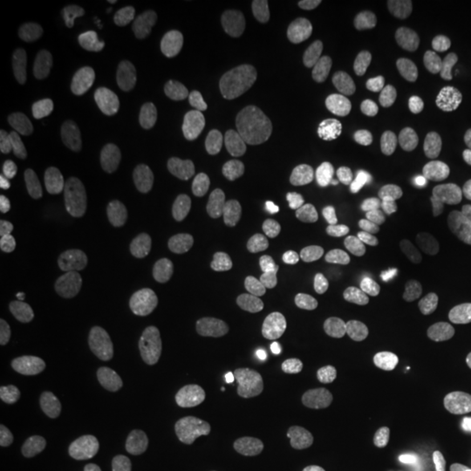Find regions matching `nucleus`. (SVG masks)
<instances>
[{"instance_id":"obj_30","label":"nucleus","mask_w":471,"mask_h":471,"mask_svg":"<svg viewBox=\"0 0 471 471\" xmlns=\"http://www.w3.org/2000/svg\"><path fill=\"white\" fill-rule=\"evenodd\" d=\"M442 44L450 65L471 76V21H450L443 30Z\"/></svg>"},{"instance_id":"obj_10","label":"nucleus","mask_w":471,"mask_h":471,"mask_svg":"<svg viewBox=\"0 0 471 471\" xmlns=\"http://www.w3.org/2000/svg\"><path fill=\"white\" fill-rule=\"evenodd\" d=\"M335 339L350 353L361 359H377L390 348V332L381 319H361L344 314L335 323Z\"/></svg>"},{"instance_id":"obj_15","label":"nucleus","mask_w":471,"mask_h":471,"mask_svg":"<svg viewBox=\"0 0 471 471\" xmlns=\"http://www.w3.org/2000/svg\"><path fill=\"white\" fill-rule=\"evenodd\" d=\"M53 103L44 96L30 100L25 111V136L30 156L44 169L53 164Z\"/></svg>"},{"instance_id":"obj_28","label":"nucleus","mask_w":471,"mask_h":471,"mask_svg":"<svg viewBox=\"0 0 471 471\" xmlns=\"http://www.w3.org/2000/svg\"><path fill=\"white\" fill-rule=\"evenodd\" d=\"M421 361L409 346L396 348L384 365V383L392 392H407L419 376Z\"/></svg>"},{"instance_id":"obj_8","label":"nucleus","mask_w":471,"mask_h":471,"mask_svg":"<svg viewBox=\"0 0 471 471\" xmlns=\"http://www.w3.org/2000/svg\"><path fill=\"white\" fill-rule=\"evenodd\" d=\"M241 318V301L233 290L217 286L208 292L201 306V328L208 343L215 346L229 344L237 334Z\"/></svg>"},{"instance_id":"obj_23","label":"nucleus","mask_w":471,"mask_h":471,"mask_svg":"<svg viewBox=\"0 0 471 471\" xmlns=\"http://www.w3.org/2000/svg\"><path fill=\"white\" fill-rule=\"evenodd\" d=\"M47 351L53 368V377L58 390L67 398H78L80 394H84L86 381L72 346L65 339L56 337L49 343Z\"/></svg>"},{"instance_id":"obj_34","label":"nucleus","mask_w":471,"mask_h":471,"mask_svg":"<svg viewBox=\"0 0 471 471\" xmlns=\"http://www.w3.org/2000/svg\"><path fill=\"white\" fill-rule=\"evenodd\" d=\"M449 286L456 304L471 314V262L456 260L449 273Z\"/></svg>"},{"instance_id":"obj_32","label":"nucleus","mask_w":471,"mask_h":471,"mask_svg":"<svg viewBox=\"0 0 471 471\" xmlns=\"http://www.w3.org/2000/svg\"><path fill=\"white\" fill-rule=\"evenodd\" d=\"M445 432L449 445L458 454H468L471 450V400H459L452 403Z\"/></svg>"},{"instance_id":"obj_19","label":"nucleus","mask_w":471,"mask_h":471,"mask_svg":"<svg viewBox=\"0 0 471 471\" xmlns=\"http://www.w3.org/2000/svg\"><path fill=\"white\" fill-rule=\"evenodd\" d=\"M313 239L314 220L311 211L302 204L290 206L283 213L277 231V243L281 252L288 259H301L310 252Z\"/></svg>"},{"instance_id":"obj_1","label":"nucleus","mask_w":471,"mask_h":471,"mask_svg":"<svg viewBox=\"0 0 471 471\" xmlns=\"http://www.w3.org/2000/svg\"><path fill=\"white\" fill-rule=\"evenodd\" d=\"M133 423L147 434L168 432L173 421V384L168 368L154 354H140L128 377Z\"/></svg>"},{"instance_id":"obj_17","label":"nucleus","mask_w":471,"mask_h":471,"mask_svg":"<svg viewBox=\"0 0 471 471\" xmlns=\"http://www.w3.org/2000/svg\"><path fill=\"white\" fill-rule=\"evenodd\" d=\"M20 250L44 271H60L67 264V253L58 236L44 226H29L18 231Z\"/></svg>"},{"instance_id":"obj_42","label":"nucleus","mask_w":471,"mask_h":471,"mask_svg":"<svg viewBox=\"0 0 471 471\" xmlns=\"http://www.w3.org/2000/svg\"><path fill=\"white\" fill-rule=\"evenodd\" d=\"M217 5H220V7H229V5H233V2H231V0H226V2H217Z\"/></svg>"},{"instance_id":"obj_16","label":"nucleus","mask_w":471,"mask_h":471,"mask_svg":"<svg viewBox=\"0 0 471 471\" xmlns=\"http://www.w3.org/2000/svg\"><path fill=\"white\" fill-rule=\"evenodd\" d=\"M450 390L440 377L430 379L419 392L414 409V425L425 436H436L445 430L450 410Z\"/></svg>"},{"instance_id":"obj_14","label":"nucleus","mask_w":471,"mask_h":471,"mask_svg":"<svg viewBox=\"0 0 471 471\" xmlns=\"http://www.w3.org/2000/svg\"><path fill=\"white\" fill-rule=\"evenodd\" d=\"M105 133L103 109L93 100H82L76 105L67 129V149L76 159L91 157L100 147Z\"/></svg>"},{"instance_id":"obj_24","label":"nucleus","mask_w":471,"mask_h":471,"mask_svg":"<svg viewBox=\"0 0 471 471\" xmlns=\"http://www.w3.org/2000/svg\"><path fill=\"white\" fill-rule=\"evenodd\" d=\"M86 58L72 45H51L40 53L37 70L40 78L51 84L72 82L84 72Z\"/></svg>"},{"instance_id":"obj_39","label":"nucleus","mask_w":471,"mask_h":471,"mask_svg":"<svg viewBox=\"0 0 471 471\" xmlns=\"http://www.w3.org/2000/svg\"><path fill=\"white\" fill-rule=\"evenodd\" d=\"M21 417V405L18 398L7 390L0 392V423L4 426H14Z\"/></svg>"},{"instance_id":"obj_26","label":"nucleus","mask_w":471,"mask_h":471,"mask_svg":"<svg viewBox=\"0 0 471 471\" xmlns=\"http://www.w3.org/2000/svg\"><path fill=\"white\" fill-rule=\"evenodd\" d=\"M63 220L67 235L70 237L93 235L107 222V204L100 197L80 199L67 206Z\"/></svg>"},{"instance_id":"obj_43","label":"nucleus","mask_w":471,"mask_h":471,"mask_svg":"<svg viewBox=\"0 0 471 471\" xmlns=\"http://www.w3.org/2000/svg\"><path fill=\"white\" fill-rule=\"evenodd\" d=\"M276 471H299V470H295L293 467H283V468H279V470H276Z\"/></svg>"},{"instance_id":"obj_40","label":"nucleus","mask_w":471,"mask_h":471,"mask_svg":"<svg viewBox=\"0 0 471 471\" xmlns=\"http://www.w3.org/2000/svg\"><path fill=\"white\" fill-rule=\"evenodd\" d=\"M0 374L7 379H16L21 374V367L9 351H0Z\"/></svg>"},{"instance_id":"obj_6","label":"nucleus","mask_w":471,"mask_h":471,"mask_svg":"<svg viewBox=\"0 0 471 471\" xmlns=\"http://www.w3.org/2000/svg\"><path fill=\"white\" fill-rule=\"evenodd\" d=\"M122 277L126 286L142 301L156 304L162 299L164 283L154 248L145 241H133L122 253Z\"/></svg>"},{"instance_id":"obj_4","label":"nucleus","mask_w":471,"mask_h":471,"mask_svg":"<svg viewBox=\"0 0 471 471\" xmlns=\"http://www.w3.org/2000/svg\"><path fill=\"white\" fill-rule=\"evenodd\" d=\"M189 159V140L180 133H168L157 138L147 151L142 180L151 191H166L186 171Z\"/></svg>"},{"instance_id":"obj_29","label":"nucleus","mask_w":471,"mask_h":471,"mask_svg":"<svg viewBox=\"0 0 471 471\" xmlns=\"http://www.w3.org/2000/svg\"><path fill=\"white\" fill-rule=\"evenodd\" d=\"M271 20L266 12H252L243 16L229 29L227 42L237 53H250L269 37Z\"/></svg>"},{"instance_id":"obj_25","label":"nucleus","mask_w":471,"mask_h":471,"mask_svg":"<svg viewBox=\"0 0 471 471\" xmlns=\"http://www.w3.org/2000/svg\"><path fill=\"white\" fill-rule=\"evenodd\" d=\"M445 290V271L433 259L423 260L410 281V295L419 310H433L440 304Z\"/></svg>"},{"instance_id":"obj_36","label":"nucleus","mask_w":471,"mask_h":471,"mask_svg":"<svg viewBox=\"0 0 471 471\" xmlns=\"http://www.w3.org/2000/svg\"><path fill=\"white\" fill-rule=\"evenodd\" d=\"M36 343L34 330L23 319H14L5 330V346L14 358H25L32 351Z\"/></svg>"},{"instance_id":"obj_31","label":"nucleus","mask_w":471,"mask_h":471,"mask_svg":"<svg viewBox=\"0 0 471 471\" xmlns=\"http://www.w3.org/2000/svg\"><path fill=\"white\" fill-rule=\"evenodd\" d=\"M20 275L23 281V293L29 310L40 318H51L54 313L53 299L37 268L32 262H27L20 268Z\"/></svg>"},{"instance_id":"obj_12","label":"nucleus","mask_w":471,"mask_h":471,"mask_svg":"<svg viewBox=\"0 0 471 471\" xmlns=\"http://www.w3.org/2000/svg\"><path fill=\"white\" fill-rule=\"evenodd\" d=\"M89 368L98 388L114 390L128 383L131 365L119 339L111 334H100L89 344Z\"/></svg>"},{"instance_id":"obj_13","label":"nucleus","mask_w":471,"mask_h":471,"mask_svg":"<svg viewBox=\"0 0 471 471\" xmlns=\"http://www.w3.org/2000/svg\"><path fill=\"white\" fill-rule=\"evenodd\" d=\"M213 426L220 447L229 454L246 452L255 440L253 416L236 400H227L217 407Z\"/></svg>"},{"instance_id":"obj_33","label":"nucleus","mask_w":471,"mask_h":471,"mask_svg":"<svg viewBox=\"0 0 471 471\" xmlns=\"http://www.w3.org/2000/svg\"><path fill=\"white\" fill-rule=\"evenodd\" d=\"M377 202L379 208L390 215L396 222H409L414 219L416 211L409 199L405 196L403 189L396 182H384L377 191Z\"/></svg>"},{"instance_id":"obj_44","label":"nucleus","mask_w":471,"mask_h":471,"mask_svg":"<svg viewBox=\"0 0 471 471\" xmlns=\"http://www.w3.org/2000/svg\"><path fill=\"white\" fill-rule=\"evenodd\" d=\"M12 471H23V470H12Z\"/></svg>"},{"instance_id":"obj_22","label":"nucleus","mask_w":471,"mask_h":471,"mask_svg":"<svg viewBox=\"0 0 471 471\" xmlns=\"http://www.w3.org/2000/svg\"><path fill=\"white\" fill-rule=\"evenodd\" d=\"M330 189L346 201H365L374 196L379 187L368 169L351 161H339L328 173Z\"/></svg>"},{"instance_id":"obj_7","label":"nucleus","mask_w":471,"mask_h":471,"mask_svg":"<svg viewBox=\"0 0 471 471\" xmlns=\"http://www.w3.org/2000/svg\"><path fill=\"white\" fill-rule=\"evenodd\" d=\"M314 29L308 21H293L277 30L266 47V63L275 78L293 76L304 60V54L311 49Z\"/></svg>"},{"instance_id":"obj_38","label":"nucleus","mask_w":471,"mask_h":471,"mask_svg":"<svg viewBox=\"0 0 471 471\" xmlns=\"http://www.w3.org/2000/svg\"><path fill=\"white\" fill-rule=\"evenodd\" d=\"M25 459H27V450L23 445L11 440L0 442V470H20Z\"/></svg>"},{"instance_id":"obj_18","label":"nucleus","mask_w":471,"mask_h":471,"mask_svg":"<svg viewBox=\"0 0 471 471\" xmlns=\"http://www.w3.org/2000/svg\"><path fill=\"white\" fill-rule=\"evenodd\" d=\"M438 173L447 196L471 197V135L445 151L438 164Z\"/></svg>"},{"instance_id":"obj_2","label":"nucleus","mask_w":471,"mask_h":471,"mask_svg":"<svg viewBox=\"0 0 471 471\" xmlns=\"http://www.w3.org/2000/svg\"><path fill=\"white\" fill-rule=\"evenodd\" d=\"M410 252V236L396 220L376 224L367 239V271L377 281L392 279L400 271Z\"/></svg>"},{"instance_id":"obj_20","label":"nucleus","mask_w":471,"mask_h":471,"mask_svg":"<svg viewBox=\"0 0 471 471\" xmlns=\"http://www.w3.org/2000/svg\"><path fill=\"white\" fill-rule=\"evenodd\" d=\"M157 86L169 100L178 103H199L210 93V86L197 80L194 67L187 62L162 67L157 72Z\"/></svg>"},{"instance_id":"obj_27","label":"nucleus","mask_w":471,"mask_h":471,"mask_svg":"<svg viewBox=\"0 0 471 471\" xmlns=\"http://www.w3.org/2000/svg\"><path fill=\"white\" fill-rule=\"evenodd\" d=\"M169 29V20L151 9H142L131 12L124 20L126 37L135 54L144 56L149 51V40L154 36H159Z\"/></svg>"},{"instance_id":"obj_35","label":"nucleus","mask_w":471,"mask_h":471,"mask_svg":"<svg viewBox=\"0 0 471 471\" xmlns=\"http://www.w3.org/2000/svg\"><path fill=\"white\" fill-rule=\"evenodd\" d=\"M0 301L7 308H16L25 301L20 268L5 259L0 262Z\"/></svg>"},{"instance_id":"obj_11","label":"nucleus","mask_w":471,"mask_h":471,"mask_svg":"<svg viewBox=\"0 0 471 471\" xmlns=\"http://www.w3.org/2000/svg\"><path fill=\"white\" fill-rule=\"evenodd\" d=\"M268 365L276 381L283 386H295L302 381L308 367V348L292 328L273 332L266 348Z\"/></svg>"},{"instance_id":"obj_37","label":"nucleus","mask_w":471,"mask_h":471,"mask_svg":"<svg viewBox=\"0 0 471 471\" xmlns=\"http://www.w3.org/2000/svg\"><path fill=\"white\" fill-rule=\"evenodd\" d=\"M445 348L459 361L471 359V319H461L447 330Z\"/></svg>"},{"instance_id":"obj_3","label":"nucleus","mask_w":471,"mask_h":471,"mask_svg":"<svg viewBox=\"0 0 471 471\" xmlns=\"http://www.w3.org/2000/svg\"><path fill=\"white\" fill-rule=\"evenodd\" d=\"M189 199L201 222L217 233L231 229L239 215L235 191L213 175H197L189 186Z\"/></svg>"},{"instance_id":"obj_9","label":"nucleus","mask_w":471,"mask_h":471,"mask_svg":"<svg viewBox=\"0 0 471 471\" xmlns=\"http://www.w3.org/2000/svg\"><path fill=\"white\" fill-rule=\"evenodd\" d=\"M367 89L365 69L351 60L335 63L321 82V100L325 107L335 114L344 116L359 105Z\"/></svg>"},{"instance_id":"obj_5","label":"nucleus","mask_w":471,"mask_h":471,"mask_svg":"<svg viewBox=\"0 0 471 471\" xmlns=\"http://www.w3.org/2000/svg\"><path fill=\"white\" fill-rule=\"evenodd\" d=\"M233 159L237 175L246 182L264 180L273 168V140L257 120H246L237 128Z\"/></svg>"},{"instance_id":"obj_21","label":"nucleus","mask_w":471,"mask_h":471,"mask_svg":"<svg viewBox=\"0 0 471 471\" xmlns=\"http://www.w3.org/2000/svg\"><path fill=\"white\" fill-rule=\"evenodd\" d=\"M383 416V398L374 390L363 388L354 392L344 416V428L348 436L361 443L376 432Z\"/></svg>"},{"instance_id":"obj_41","label":"nucleus","mask_w":471,"mask_h":471,"mask_svg":"<svg viewBox=\"0 0 471 471\" xmlns=\"http://www.w3.org/2000/svg\"><path fill=\"white\" fill-rule=\"evenodd\" d=\"M350 471H383L379 470V468H370V467H365V468H354V470Z\"/></svg>"}]
</instances>
